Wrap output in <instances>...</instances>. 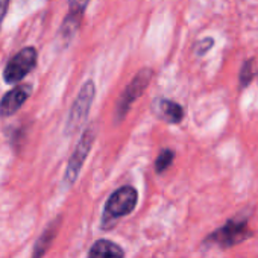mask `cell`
<instances>
[{
    "label": "cell",
    "mask_w": 258,
    "mask_h": 258,
    "mask_svg": "<svg viewBox=\"0 0 258 258\" xmlns=\"http://www.w3.org/2000/svg\"><path fill=\"white\" fill-rule=\"evenodd\" d=\"M139 193L133 185H123L117 188L106 201L103 207V214L100 225L103 229L112 228L115 222L127 214H131L137 205Z\"/></svg>",
    "instance_id": "6da1fadb"
},
{
    "label": "cell",
    "mask_w": 258,
    "mask_h": 258,
    "mask_svg": "<svg viewBox=\"0 0 258 258\" xmlns=\"http://www.w3.org/2000/svg\"><path fill=\"white\" fill-rule=\"evenodd\" d=\"M250 235H252V231L249 229L247 217L240 216V217L229 219L220 228L208 234L204 240V244L217 246L220 249H228L244 241Z\"/></svg>",
    "instance_id": "7a4b0ae2"
},
{
    "label": "cell",
    "mask_w": 258,
    "mask_h": 258,
    "mask_svg": "<svg viewBox=\"0 0 258 258\" xmlns=\"http://www.w3.org/2000/svg\"><path fill=\"white\" fill-rule=\"evenodd\" d=\"M94 94H96L94 82L93 81H87L82 85L81 91L78 93V96H76V99H75V102H73V105L70 108V112H69V117H67V123H66V129H64L66 136L76 134L79 129L84 126V123L87 121V117H88V112H90Z\"/></svg>",
    "instance_id": "3957f363"
},
{
    "label": "cell",
    "mask_w": 258,
    "mask_h": 258,
    "mask_svg": "<svg viewBox=\"0 0 258 258\" xmlns=\"http://www.w3.org/2000/svg\"><path fill=\"white\" fill-rule=\"evenodd\" d=\"M94 137H96V133L93 127H87L81 140L78 142L70 160H69V164H67V169H66V173H64V185L66 187H72L78 176H79V172L91 151V146L94 143Z\"/></svg>",
    "instance_id": "277c9868"
},
{
    "label": "cell",
    "mask_w": 258,
    "mask_h": 258,
    "mask_svg": "<svg viewBox=\"0 0 258 258\" xmlns=\"http://www.w3.org/2000/svg\"><path fill=\"white\" fill-rule=\"evenodd\" d=\"M37 50L34 47H25L17 52L4 69V79L7 84H19L25 79L37 64Z\"/></svg>",
    "instance_id": "5b68a950"
},
{
    "label": "cell",
    "mask_w": 258,
    "mask_h": 258,
    "mask_svg": "<svg viewBox=\"0 0 258 258\" xmlns=\"http://www.w3.org/2000/svg\"><path fill=\"white\" fill-rule=\"evenodd\" d=\"M152 75H154V72L151 69H142L134 76V79L127 84L126 90L121 93L120 100L117 103V112H115L117 114L115 115L117 121L121 120V118H124V115L127 114L129 108H131V105L145 93V90L148 88V85L152 81Z\"/></svg>",
    "instance_id": "8992f818"
},
{
    "label": "cell",
    "mask_w": 258,
    "mask_h": 258,
    "mask_svg": "<svg viewBox=\"0 0 258 258\" xmlns=\"http://www.w3.org/2000/svg\"><path fill=\"white\" fill-rule=\"evenodd\" d=\"M31 85H19L10 90L0 100V117H11L14 115L31 96Z\"/></svg>",
    "instance_id": "52a82bcc"
},
{
    "label": "cell",
    "mask_w": 258,
    "mask_h": 258,
    "mask_svg": "<svg viewBox=\"0 0 258 258\" xmlns=\"http://www.w3.org/2000/svg\"><path fill=\"white\" fill-rule=\"evenodd\" d=\"M59 225H61V216H58L56 219H53L46 229L41 232V235L37 238L35 244H34V250H32V258H43L46 255V252L49 250V247L52 246L58 231H59Z\"/></svg>",
    "instance_id": "ba28073f"
},
{
    "label": "cell",
    "mask_w": 258,
    "mask_h": 258,
    "mask_svg": "<svg viewBox=\"0 0 258 258\" xmlns=\"http://www.w3.org/2000/svg\"><path fill=\"white\" fill-rule=\"evenodd\" d=\"M87 258H124V250L115 241L99 238L90 247Z\"/></svg>",
    "instance_id": "9c48e42d"
},
{
    "label": "cell",
    "mask_w": 258,
    "mask_h": 258,
    "mask_svg": "<svg viewBox=\"0 0 258 258\" xmlns=\"http://www.w3.org/2000/svg\"><path fill=\"white\" fill-rule=\"evenodd\" d=\"M160 115L167 120L169 123H179L184 117V111L179 103L167 100V99H158L157 100Z\"/></svg>",
    "instance_id": "30bf717a"
},
{
    "label": "cell",
    "mask_w": 258,
    "mask_h": 258,
    "mask_svg": "<svg viewBox=\"0 0 258 258\" xmlns=\"http://www.w3.org/2000/svg\"><path fill=\"white\" fill-rule=\"evenodd\" d=\"M173 158H175V152L170 151V149H163L155 161V170L157 173H164L173 163Z\"/></svg>",
    "instance_id": "8fae6325"
},
{
    "label": "cell",
    "mask_w": 258,
    "mask_h": 258,
    "mask_svg": "<svg viewBox=\"0 0 258 258\" xmlns=\"http://www.w3.org/2000/svg\"><path fill=\"white\" fill-rule=\"evenodd\" d=\"M253 64H252V61L249 59V61H246L244 64H243V67H241V72H240V87L241 88H246L247 85H249V82L252 81V78H253Z\"/></svg>",
    "instance_id": "7c38bea8"
},
{
    "label": "cell",
    "mask_w": 258,
    "mask_h": 258,
    "mask_svg": "<svg viewBox=\"0 0 258 258\" xmlns=\"http://www.w3.org/2000/svg\"><path fill=\"white\" fill-rule=\"evenodd\" d=\"M88 4H90V0H69V14L82 19L84 11L88 7Z\"/></svg>",
    "instance_id": "4fadbf2b"
},
{
    "label": "cell",
    "mask_w": 258,
    "mask_h": 258,
    "mask_svg": "<svg viewBox=\"0 0 258 258\" xmlns=\"http://www.w3.org/2000/svg\"><path fill=\"white\" fill-rule=\"evenodd\" d=\"M213 44H214L213 38H204V40H201V41L196 44V47H195V49H196V50H195L196 55H198V56H204V55L213 47Z\"/></svg>",
    "instance_id": "5bb4252c"
},
{
    "label": "cell",
    "mask_w": 258,
    "mask_h": 258,
    "mask_svg": "<svg viewBox=\"0 0 258 258\" xmlns=\"http://www.w3.org/2000/svg\"><path fill=\"white\" fill-rule=\"evenodd\" d=\"M8 7H10V0H0V25H2V22L5 19Z\"/></svg>",
    "instance_id": "9a60e30c"
}]
</instances>
